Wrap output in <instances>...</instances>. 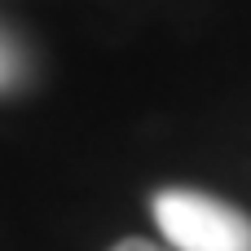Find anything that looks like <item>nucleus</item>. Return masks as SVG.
Masks as SVG:
<instances>
[{"mask_svg":"<svg viewBox=\"0 0 251 251\" xmlns=\"http://www.w3.org/2000/svg\"><path fill=\"white\" fill-rule=\"evenodd\" d=\"M115 251H163V247H154V243H141V238H132V243H119Z\"/></svg>","mask_w":251,"mask_h":251,"instance_id":"7ed1b4c3","label":"nucleus"},{"mask_svg":"<svg viewBox=\"0 0 251 251\" xmlns=\"http://www.w3.org/2000/svg\"><path fill=\"white\" fill-rule=\"evenodd\" d=\"M154 216L176 251H251V221L207 194L168 190L154 199Z\"/></svg>","mask_w":251,"mask_h":251,"instance_id":"f257e3e1","label":"nucleus"},{"mask_svg":"<svg viewBox=\"0 0 251 251\" xmlns=\"http://www.w3.org/2000/svg\"><path fill=\"white\" fill-rule=\"evenodd\" d=\"M18 75H22V53H18V49H13V40L0 31V88H9Z\"/></svg>","mask_w":251,"mask_h":251,"instance_id":"f03ea898","label":"nucleus"}]
</instances>
